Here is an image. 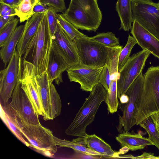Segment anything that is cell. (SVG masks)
Wrapping results in <instances>:
<instances>
[{
	"label": "cell",
	"instance_id": "obj_32",
	"mask_svg": "<svg viewBox=\"0 0 159 159\" xmlns=\"http://www.w3.org/2000/svg\"><path fill=\"white\" fill-rule=\"evenodd\" d=\"M39 2L53 8L57 13H64L66 10L64 0H39Z\"/></svg>",
	"mask_w": 159,
	"mask_h": 159
},
{
	"label": "cell",
	"instance_id": "obj_30",
	"mask_svg": "<svg viewBox=\"0 0 159 159\" xmlns=\"http://www.w3.org/2000/svg\"><path fill=\"white\" fill-rule=\"evenodd\" d=\"M19 19L14 18L0 30V47H2L9 40L14 32Z\"/></svg>",
	"mask_w": 159,
	"mask_h": 159
},
{
	"label": "cell",
	"instance_id": "obj_39",
	"mask_svg": "<svg viewBox=\"0 0 159 159\" xmlns=\"http://www.w3.org/2000/svg\"><path fill=\"white\" fill-rule=\"evenodd\" d=\"M11 8L9 6L4 4H0V17H2Z\"/></svg>",
	"mask_w": 159,
	"mask_h": 159
},
{
	"label": "cell",
	"instance_id": "obj_41",
	"mask_svg": "<svg viewBox=\"0 0 159 159\" xmlns=\"http://www.w3.org/2000/svg\"><path fill=\"white\" fill-rule=\"evenodd\" d=\"M157 157H158V159H159V156Z\"/></svg>",
	"mask_w": 159,
	"mask_h": 159
},
{
	"label": "cell",
	"instance_id": "obj_31",
	"mask_svg": "<svg viewBox=\"0 0 159 159\" xmlns=\"http://www.w3.org/2000/svg\"><path fill=\"white\" fill-rule=\"evenodd\" d=\"M2 119L4 122L13 133L21 142L26 146L29 147L28 143L25 139L24 136L17 127L14 120V116L12 117L8 114L5 113L4 111L2 110Z\"/></svg>",
	"mask_w": 159,
	"mask_h": 159
},
{
	"label": "cell",
	"instance_id": "obj_23",
	"mask_svg": "<svg viewBox=\"0 0 159 159\" xmlns=\"http://www.w3.org/2000/svg\"><path fill=\"white\" fill-rule=\"evenodd\" d=\"M39 0H22L18 6L14 8L15 15L18 16L20 23L27 20L34 14V8Z\"/></svg>",
	"mask_w": 159,
	"mask_h": 159
},
{
	"label": "cell",
	"instance_id": "obj_24",
	"mask_svg": "<svg viewBox=\"0 0 159 159\" xmlns=\"http://www.w3.org/2000/svg\"><path fill=\"white\" fill-rule=\"evenodd\" d=\"M54 139L57 146L70 148L76 152L88 155L102 156L101 154L91 150L86 146L72 141H71L60 139L54 136Z\"/></svg>",
	"mask_w": 159,
	"mask_h": 159
},
{
	"label": "cell",
	"instance_id": "obj_34",
	"mask_svg": "<svg viewBox=\"0 0 159 159\" xmlns=\"http://www.w3.org/2000/svg\"><path fill=\"white\" fill-rule=\"evenodd\" d=\"M111 82V74L106 64L102 71L99 83L101 84L107 91Z\"/></svg>",
	"mask_w": 159,
	"mask_h": 159
},
{
	"label": "cell",
	"instance_id": "obj_6",
	"mask_svg": "<svg viewBox=\"0 0 159 159\" xmlns=\"http://www.w3.org/2000/svg\"><path fill=\"white\" fill-rule=\"evenodd\" d=\"M73 40L81 65L101 67L107 63L110 48L96 42L88 37Z\"/></svg>",
	"mask_w": 159,
	"mask_h": 159
},
{
	"label": "cell",
	"instance_id": "obj_40",
	"mask_svg": "<svg viewBox=\"0 0 159 159\" xmlns=\"http://www.w3.org/2000/svg\"><path fill=\"white\" fill-rule=\"evenodd\" d=\"M119 99L120 103L124 104L128 102L129 98L126 94H124L121 95Z\"/></svg>",
	"mask_w": 159,
	"mask_h": 159
},
{
	"label": "cell",
	"instance_id": "obj_22",
	"mask_svg": "<svg viewBox=\"0 0 159 159\" xmlns=\"http://www.w3.org/2000/svg\"><path fill=\"white\" fill-rule=\"evenodd\" d=\"M118 77H116L111 80L105 101L107 106V109L111 114L117 111L119 105L117 89V81Z\"/></svg>",
	"mask_w": 159,
	"mask_h": 159
},
{
	"label": "cell",
	"instance_id": "obj_12",
	"mask_svg": "<svg viewBox=\"0 0 159 159\" xmlns=\"http://www.w3.org/2000/svg\"><path fill=\"white\" fill-rule=\"evenodd\" d=\"M9 108L12 114L29 124H39L38 116L35 113L26 94L22 89L20 81L14 89Z\"/></svg>",
	"mask_w": 159,
	"mask_h": 159
},
{
	"label": "cell",
	"instance_id": "obj_28",
	"mask_svg": "<svg viewBox=\"0 0 159 159\" xmlns=\"http://www.w3.org/2000/svg\"><path fill=\"white\" fill-rule=\"evenodd\" d=\"M137 43L135 39L129 34L126 44L121 50L119 54L118 64V71L122 68L129 59L131 50Z\"/></svg>",
	"mask_w": 159,
	"mask_h": 159
},
{
	"label": "cell",
	"instance_id": "obj_36",
	"mask_svg": "<svg viewBox=\"0 0 159 159\" xmlns=\"http://www.w3.org/2000/svg\"><path fill=\"white\" fill-rule=\"evenodd\" d=\"M22 0H0V4H4L9 6L12 8L18 6Z\"/></svg>",
	"mask_w": 159,
	"mask_h": 159
},
{
	"label": "cell",
	"instance_id": "obj_33",
	"mask_svg": "<svg viewBox=\"0 0 159 159\" xmlns=\"http://www.w3.org/2000/svg\"><path fill=\"white\" fill-rule=\"evenodd\" d=\"M57 13L53 9H49L47 12V18L51 38L55 34L58 27Z\"/></svg>",
	"mask_w": 159,
	"mask_h": 159
},
{
	"label": "cell",
	"instance_id": "obj_14",
	"mask_svg": "<svg viewBox=\"0 0 159 159\" xmlns=\"http://www.w3.org/2000/svg\"><path fill=\"white\" fill-rule=\"evenodd\" d=\"M52 42L61 53L70 66L80 64V61L75 43L65 32L58 25Z\"/></svg>",
	"mask_w": 159,
	"mask_h": 159
},
{
	"label": "cell",
	"instance_id": "obj_20",
	"mask_svg": "<svg viewBox=\"0 0 159 159\" xmlns=\"http://www.w3.org/2000/svg\"><path fill=\"white\" fill-rule=\"evenodd\" d=\"M25 25L17 27L9 40L1 47L0 56L5 68L13 55L24 31Z\"/></svg>",
	"mask_w": 159,
	"mask_h": 159
},
{
	"label": "cell",
	"instance_id": "obj_13",
	"mask_svg": "<svg viewBox=\"0 0 159 159\" xmlns=\"http://www.w3.org/2000/svg\"><path fill=\"white\" fill-rule=\"evenodd\" d=\"M103 67L87 66L79 64L69 66L66 71L70 82L79 83L82 90L90 92L99 83Z\"/></svg>",
	"mask_w": 159,
	"mask_h": 159
},
{
	"label": "cell",
	"instance_id": "obj_5",
	"mask_svg": "<svg viewBox=\"0 0 159 159\" xmlns=\"http://www.w3.org/2000/svg\"><path fill=\"white\" fill-rule=\"evenodd\" d=\"M14 120L29 146L48 157L52 156L57 152V145L50 130L43 126L40 123L38 125L29 124L15 116Z\"/></svg>",
	"mask_w": 159,
	"mask_h": 159
},
{
	"label": "cell",
	"instance_id": "obj_35",
	"mask_svg": "<svg viewBox=\"0 0 159 159\" xmlns=\"http://www.w3.org/2000/svg\"><path fill=\"white\" fill-rule=\"evenodd\" d=\"M52 9L53 8L41 3L39 1L35 5L33 11L34 14L45 13L47 12L48 10Z\"/></svg>",
	"mask_w": 159,
	"mask_h": 159
},
{
	"label": "cell",
	"instance_id": "obj_3",
	"mask_svg": "<svg viewBox=\"0 0 159 159\" xmlns=\"http://www.w3.org/2000/svg\"><path fill=\"white\" fill-rule=\"evenodd\" d=\"M62 16L78 29L96 32L102 18L97 0H71Z\"/></svg>",
	"mask_w": 159,
	"mask_h": 159
},
{
	"label": "cell",
	"instance_id": "obj_29",
	"mask_svg": "<svg viewBox=\"0 0 159 159\" xmlns=\"http://www.w3.org/2000/svg\"><path fill=\"white\" fill-rule=\"evenodd\" d=\"M122 47L118 45L111 48L108 61L106 64L108 66L111 75L118 73V64L120 53Z\"/></svg>",
	"mask_w": 159,
	"mask_h": 159
},
{
	"label": "cell",
	"instance_id": "obj_21",
	"mask_svg": "<svg viewBox=\"0 0 159 159\" xmlns=\"http://www.w3.org/2000/svg\"><path fill=\"white\" fill-rule=\"evenodd\" d=\"M132 0H117L116 9L120 21L119 30L129 31L133 22L131 7Z\"/></svg>",
	"mask_w": 159,
	"mask_h": 159
},
{
	"label": "cell",
	"instance_id": "obj_25",
	"mask_svg": "<svg viewBox=\"0 0 159 159\" xmlns=\"http://www.w3.org/2000/svg\"><path fill=\"white\" fill-rule=\"evenodd\" d=\"M58 25L72 39L88 37L79 31L73 25L65 19L61 14H57Z\"/></svg>",
	"mask_w": 159,
	"mask_h": 159
},
{
	"label": "cell",
	"instance_id": "obj_10",
	"mask_svg": "<svg viewBox=\"0 0 159 159\" xmlns=\"http://www.w3.org/2000/svg\"><path fill=\"white\" fill-rule=\"evenodd\" d=\"M150 53L143 49L130 57L119 72L117 81L118 98L125 93L131 84L142 72L147 59Z\"/></svg>",
	"mask_w": 159,
	"mask_h": 159
},
{
	"label": "cell",
	"instance_id": "obj_1",
	"mask_svg": "<svg viewBox=\"0 0 159 159\" xmlns=\"http://www.w3.org/2000/svg\"><path fill=\"white\" fill-rule=\"evenodd\" d=\"M52 43L47 12L45 13L22 58L23 61L26 60L34 64L36 75L47 71Z\"/></svg>",
	"mask_w": 159,
	"mask_h": 159
},
{
	"label": "cell",
	"instance_id": "obj_38",
	"mask_svg": "<svg viewBox=\"0 0 159 159\" xmlns=\"http://www.w3.org/2000/svg\"><path fill=\"white\" fill-rule=\"evenodd\" d=\"M133 159H158V157L155 156L153 153L144 152L142 155L134 157Z\"/></svg>",
	"mask_w": 159,
	"mask_h": 159
},
{
	"label": "cell",
	"instance_id": "obj_2",
	"mask_svg": "<svg viewBox=\"0 0 159 159\" xmlns=\"http://www.w3.org/2000/svg\"><path fill=\"white\" fill-rule=\"evenodd\" d=\"M159 111V66L149 67L143 76L142 91L138 98L135 125Z\"/></svg>",
	"mask_w": 159,
	"mask_h": 159
},
{
	"label": "cell",
	"instance_id": "obj_18",
	"mask_svg": "<svg viewBox=\"0 0 159 159\" xmlns=\"http://www.w3.org/2000/svg\"><path fill=\"white\" fill-rule=\"evenodd\" d=\"M72 141L86 146L102 156L113 157L116 153L109 145L94 134H86L83 136L73 139Z\"/></svg>",
	"mask_w": 159,
	"mask_h": 159
},
{
	"label": "cell",
	"instance_id": "obj_19",
	"mask_svg": "<svg viewBox=\"0 0 159 159\" xmlns=\"http://www.w3.org/2000/svg\"><path fill=\"white\" fill-rule=\"evenodd\" d=\"M116 139L122 148L126 147L132 151L143 149L148 145H154L148 138L142 136L139 132L132 134L129 132L120 133Z\"/></svg>",
	"mask_w": 159,
	"mask_h": 159
},
{
	"label": "cell",
	"instance_id": "obj_17",
	"mask_svg": "<svg viewBox=\"0 0 159 159\" xmlns=\"http://www.w3.org/2000/svg\"><path fill=\"white\" fill-rule=\"evenodd\" d=\"M44 13L34 14L27 20L23 32L16 47L20 57H22L31 39L37 31Z\"/></svg>",
	"mask_w": 159,
	"mask_h": 159
},
{
	"label": "cell",
	"instance_id": "obj_37",
	"mask_svg": "<svg viewBox=\"0 0 159 159\" xmlns=\"http://www.w3.org/2000/svg\"><path fill=\"white\" fill-rule=\"evenodd\" d=\"M150 116L157 130L159 133V111L152 114Z\"/></svg>",
	"mask_w": 159,
	"mask_h": 159
},
{
	"label": "cell",
	"instance_id": "obj_11",
	"mask_svg": "<svg viewBox=\"0 0 159 159\" xmlns=\"http://www.w3.org/2000/svg\"><path fill=\"white\" fill-rule=\"evenodd\" d=\"M22 57L16 50L7 66L0 72V96L5 104L11 98L13 91L22 77Z\"/></svg>",
	"mask_w": 159,
	"mask_h": 159
},
{
	"label": "cell",
	"instance_id": "obj_27",
	"mask_svg": "<svg viewBox=\"0 0 159 159\" xmlns=\"http://www.w3.org/2000/svg\"><path fill=\"white\" fill-rule=\"evenodd\" d=\"M139 125L146 131L148 135V138L159 151V133L157 130L151 116L145 119Z\"/></svg>",
	"mask_w": 159,
	"mask_h": 159
},
{
	"label": "cell",
	"instance_id": "obj_16",
	"mask_svg": "<svg viewBox=\"0 0 159 159\" xmlns=\"http://www.w3.org/2000/svg\"><path fill=\"white\" fill-rule=\"evenodd\" d=\"M64 57L52 42L47 70L49 79L59 85L63 82L62 74L69 67Z\"/></svg>",
	"mask_w": 159,
	"mask_h": 159
},
{
	"label": "cell",
	"instance_id": "obj_8",
	"mask_svg": "<svg viewBox=\"0 0 159 159\" xmlns=\"http://www.w3.org/2000/svg\"><path fill=\"white\" fill-rule=\"evenodd\" d=\"M133 22L136 20L159 40V2L152 0H132Z\"/></svg>",
	"mask_w": 159,
	"mask_h": 159
},
{
	"label": "cell",
	"instance_id": "obj_26",
	"mask_svg": "<svg viewBox=\"0 0 159 159\" xmlns=\"http://www.w3.org/2000/svg\"><path fill=\"white\" fill-rule=\"evenodd\" d=\"M90 38L106 47L112 48L120 45L119 39L111 32L99 33Z\"/></svg>",
	"mask_w": 159,
	"mask_h": 159
},
{
	"label": "cell",
	"instance_id": "obj_4",
	"mask_svg": "<svg viewBox=\"0 0 159 159\" xmlns=\"http://www.w3.org/2000/svg\"><path fill=\"white\" fill-rule=\"evenodd\" d=\"M107 94V91L101 84L96 85L66 129V134L78 137L84 135L87 127L94 120L97 111L102 102L105 101Z\"/></svg>",
	"mask_w": 159,
	"mask_h": 159
},
{
	"label": "cell",
	"instance_id": "obj_43",
	"mask_svg": "<svg viewBox=\"0 0 159 159\" xmlns=\"http://www.w3.org/2000/svg\"></svg>",
	"mask_w": 159,
	"mask_h": 159
},
{
	"label": "cell",
	"instance_id": "obj_7",
	"mask_svg": "<svg viewBox=\"0 0 159 159\" xmlns=\"http://www.w3.org/2000/svg\"><path fill=\"white\" fill-rule=\"evenodd\" d=\"M39 95L45 120H53L59 116L61 109L59 95L47 72L36 75Z\"/></svg>",
	"mask_w": 159,
	"mask_h": 159
},
{
	"label": "cell",
	"instance_id": "obj_9",
	"mask_svg": "<svg viewBox=\"0 0 159 159\" xmlns=\"http://www.w3.org/2000/svg\"><path fill=\"white\" fill-rule=\"evenodd\" d=\"M143 76L142 72L132 83L125 94L129 98L128 102L120 105L123 111L122 116H119V123L117 129L120 133L129 132L135 125V115L139 95L143 87Z\"/></svg>",
	"mask_w": 159,
	"mask_h": 159
},
{
	"label": "cell",
	"instance_id": "obj_42",
	"mask_svg": "<svg viewBox=\"0 0 159 159\" xmlns=\"http://www.w3.org/2000/svg\"></svg>",
	"mask_w": 159,
	"mask_h": 159
},
{
	"label": "cell",
	"instance_id": "obj_15",
	"mask_svg": "<svg viewBox=\"0 0 159 159\" xmlns=\"http://www.w3.org/2000/svg\"><path fill=\"white\" fill-rule=\"evenodd\" d=\"M131 33L137 43L143 49L159 59V40L136 20L133 22Z\"/></svg>",
	"mask_w": 159,
	"mask_h": 159
}]
</instances>
